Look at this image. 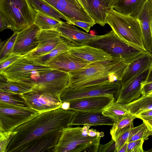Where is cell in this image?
Returning a JSON list of instances; mask_svg holds the SVG:
<instances>
[{
	"label": "cell",
	"mask_w": 152,
	"mask_h": 152,
	"mask_svg": "<svg viewBox=\"0 0 152 152\" xmlns=\"http://www.w3.org/2000/svg\"><path fill=\"white\" fill-rule=\"evenodd\" d=\"M18 31H14L13 35L6 40L0 42V61L14 53V45Z\"/></svg>",
	"instance_id": "obj_32"
},
{
	"label": "cell",
	"mask_w": 152,
	"mask_h": 152,
	"mask_svg": "<svg viewBox=\"0 0 152 152\" xmlns=\"http://www.w3.org/2000/svg\"><path fill=\"white\" fill-rule=\"evenodd\" d=\"M76 111L61 108L40 113L16 127L6 152H55L62 129Z\"/></svg>",
	"instance_id": "obj_1"
},
{
	"label": "cell",
	"mask_w": 152,
	"mask_h": 152,
	"mask_svg": "<svg viewBox=\"0 0 152 152\" xmlns=\"http://www.w3.org/2000/svg\"><path fill=\"white\" fill-rule=\"evenodd\" d=\"M147 0H114L113 9L122 14L137 19Z\"/></svg>",
	"instance_id": "obj_24"
},
{
	"label": "cell",
	"mask_w": 152,
	"mask_h": 152,
	"mask_svg": "<svg viewBox=\"0 0 152 152\" xmlns=\"http://www.w3.org/2000/svg\"><path fill=\"white\" fill-rule=\"evenodd\" d=\"M115 121L111 118L104 115L102 112L76 111L73 115L70 126L76 125H89L91 126L100 125L112 126Z\"/></svg>",
	"instance_id": "obj_19"
},
{
	"label": "cell",
	"mask_w": 152,
	"mask_h": 152,
	"mask_svg": "<svg viewBox=\"0 0 152 152\" xmlns=\"http://www.w3.org/2000/svg\"><path fill=\"white\" fill-rule=\"evenodd\" d=\"M85 10L96 23L104 26L106 18L113 9L114 0H85Z\"/></svg>",
	"instance_id": "obj_18"
},
{
	"label": "cell",
	"mask_w": 152,
	"mask_h": 152,
	"mask_svg": "<svg viewBox=\"0 0 152 152\" xmlns=\"http://www.w3.org/2000/svg\"><path fill=\"white\" fill-rule=\"evenodd\" d=\"M124 105L130 113L137 115L152 110V96H141L137 99Z\"/></svg>",
	"instance_id": "obj_27"
},
{
	"label": "cell",
	"mask_w": 152,
	"mask_h": 152,
	"mask_svg": "<svg viewBox=\"0 0 152 152\" xmlns=\"http://www.w3.org/2000/svg\"><path fill=\"white\" fill-rule=\"evenodd\" d=\"M33 87L32 85L27 83L8 80L0 74V91L22 94L32 90Z\"/></svg>",
	"instance_id": "obj_25"
},
{
	"label": "cell",
	"mask_w": 152,
	"mask_h": 152,
	"mask_svg": "<svg viewBox=\"0 0 152 152\" xmlns=\"http://www.w3.org/2000/svg\"><path fill=\"white\" fill-rule=\"evenodd\" d=\"M51 69L50 67L41 64L35 60L23 56L0 72V74L8 80L21 81L30 84L33 86V75L37 80L40 74Z\"/></svg>",
	"instance_id": "obj_7"
},
{
	"label": "cell",
	"mask_w": 152,
	"mask_h": 152,
	"mask_svg": "<svg viewBox=\"0 0 152 152\" xmlns=\"http://www.w3.org/2000/svg\"><path fill=\"white\" fill-rule=\"evenodd\" d=\"M121 88L120 82L108 85L92 86L79 88L68 87L62 93L60 99L62 102L81 98L106 96L113 97L116 101Z\"/></svg>",
	"instance_id": "obj_10"
},
{
	"label": "cell",
	"mask_w": 152,
	"mask_h": 152,
	"mask_svg": "<svg viewBox=\"0 0 152 152\" xmlns=\"http://www.w3.org/2000/svg\"><path fill=\"white\" fill-rule=\"evenodd\" d=\"M75 47L69 41L61 36L60 42L54 49L47 54L35 60L41 64L45 65V62L49 59L61 53L68 51L71 48Z\"/></svg>",
	"instance_id": "obj_30"
},
{
	"label": "cell",
	"mask_w": 152,
	"mask_h": 152,
	"mask_svg": "<svg viewBox=\"0 0 152 152\" xmlns=\"http://www.w3.org/2000/svg\"><path fill=\"white\" fill-rule=\"evenodd\" d=\"M36 11L37 14L34 23L41 30H56L63 22L60 19L47 16L38 11Z\"/></svg>",
	"instance_id": "obj_28"
},
{
	"label": "cell",
	"mask_w": 152,
	"mask_h": 152,
	"mask_svg": "<svg viewBox=\"0 0 152 152\" xmlns=\"http://www.w3.org/2000/svg\"><path fill=\"white\" fill-rule=\"evenodd\" d=\"M53 7L68 20L96 23L81 5L69 0H43Z\"/></svg>",
	"instance_id": "obj_11"
},
{
	"label": "cell",
	"mask_w": 152,
	"mask_h": 152,
	"mask_svg": "<svg viewBox=\"0 0 152 152\" xmlns=\"http://www.w3.org/2000/svg\"><path fill=\"white\" fill-rule=\"evenodd\" d=\"M87 45L102 49L113 58L121 60L127 64L145 51L121 38L112 29L104 35H98Z\"/></svg>",
	"instance_id": "obj_4"
},
{
	"label": "cell",
	"mask_w": 152,
	"mask_h": 152,
	"mask_svg": "<svg viewBox=\"0 0 152 152\" xmlns=\"http://www.w3.org/2000/svg\"><path fill=\"white\" fill-rule=\"evenodd\" d=\"M152 91V82L142 84V96H146Z\"/></svg>",
	"instance_id": "obj_43"
},
{
	"label": "cell",
	"mask_w": 152,
	"mask_h": 152,
	"mask_svg": "<svg viewBox=\"0 0 152 152\" xmlns=\"http://www.w3.org/2000/svg\"><path fill=\"white\" fill-rule=\"evenodd\" d=\"M69 0L71 1H72V2H74V3H75L77 4H78V5L81 6L78 0Z\"/></svg>",
	"instance_id": "obj_48"
},
{
	"label": "cell",
	"mask_w": 152,
	"mask_h": 152,
	"mask_svg": "<svg viewBox=\"0 0 152 152\" xmlns=\"http://www.w3.org/2000/svg\"><path fill=\"white\" fill-rule=\"evenodd\" d=\"M129 113L124 104L113 101L102 111L105 116L112 119L116 122Z\"/></svg>",
	"instance_id": "obj_31"
},
{
	"label": "cell",
	"mask_w": 152,
	"mask_h": 152,
	"mask_svg": "<svg viewBox=\"0 0 152 152\" xmlns=\"http://www.w3.org/2000/svg\"><path fill=\"white\" fill-rule=\"evenodd\" d=\"M145 140L141 139L129 142L126 152H143V145Z\"/></svg>",
	"instance_id": "obj_37"
},
{
	"label": "cell",
	"mask_w": 152,
	"mask_h": 152,
	"mask_svg": "<svg viewBox=\"0 0 152 152\" xmlns=\"http://www.w3.org/2000/svg\"><path fill=\"white\" fill-rule=\"evenodd\" d=\"M21 95L28 107L40 113L59 108L62 103L57 97L32 90Z\"/></svg>",
	"instance_id": "obj_12"
},
{
	"label": "cell",
	"mask_w": 152,
	"mask_h": 152,
	"mask_svg": "<svg viewBox=\"0 0 152 152\" xmlns=\"http://www.w3.org/2000/svg\"><path fill=\"white\" fill-rule=\"evenodd\" d=\"M151 82H152V66L149 70L146 79L144 82L142 83V84H144Z\"/></svg>",
	"instance_id": "obj_44"
},
{
	"label": "cell",
	"mask_w": 152,
	"mask_h": 152,
	"mask_svg": "<svg viewBox=\"0 0 152 152\" xmlns=\"http://www.w3.org/2000/svg\"><path fill=\"white\" fill-rule=\"evenodd\" d=\"M144 123L136 127H134L133 121L128 126L116 132L111 135L112 139L115 142V152H118L122 146L127 140L136 133L142 126Z\"/></svg>",
	"instance_id": "obj_26"
},
{
	"label": "cell",
	"mask_w": 152,
	"mask_h": 152,
	"mask_svg": "<svg viewBox=\"0 0 152 152\" xmlns=\"http://www.w3.org/2000/svg\"><path fill=\"white\" fill-rule=\"evenodd\" d=\"M90 63H91L74 56L68 51L49 59L45 64L52 69L69 73L83 68Z\"/></svg>",
	"instance_id": "obj_17"
},
{
	"label": "cell",
	"mask_w": 152,
	"mask_h": 152,
	"mask_svg": "<svg viewBox=\"0 0 152 152\" xmlns=\"http://www.w3.org/2000/svg\"><path fill=\"white\" fill-rule=\"evenodd\" d=\"M136 116L137 118L142 121L148 120L152 118V110L142 112Z\"/></svg>",
	"instance_id": "obj_42"
},
{
	"label": "cell",
	"mask_w": 152,
	"mask_h": 152,
	"mask_svg": "<svg viewBox=\"0 0 152 152\" xmlns=\"http://www.w3.org/2000/svg\"><path fill=\"white\" fill-rule=\"evenodd\" d=\"M150 69H146L121 85L115 102L125 104L139 98L142 96V84L146 79Z\"/></svg>",
	"instance_id": "obj_14"
},
{
	"label": "cell",
	"mask_w": 152,
	"mask_h": 152,
	"mask_svg": "<svg viewBox=\"0 0 152 152\" xmlns=\"http://www.w3.org/2000/svg\"><path fill=\"white\" fill-rule=\"evenodd\" d=\"M91 126L64 128L55 152H98L102 137L91 136L89 132Z\"/></svg>",
	"instance_id": "obj_3"
},
{
	"label": "cell",
	"mask_w": 152,
	"mask_h": 152,
	"mask_svg": "<svg viewBox=\"0 0 152 152\" xmlns=\"http://www.w3.org/2000/svg\"><path fill=\"white\" fill-rule=\"evenodd\" d=\"M115 149V141L112 139L109 142L104 145L100 144L98 152H114Z\"/></svg>",
	"instance_id": "obj_40"
},
{
	"label": "cell",
	"mask_w": 152,
	"mask_h": 152,
	"mask_svg": "<svg viewBox=\"0 0 152 152\" xmlns=\"http://www.w3.org/2000/svg\"><path fill=\"white\" fill-rule=\"evenodd\" d=\"M116 101L112 97L99 96L86 97L68 101L69 110L76 111L97 112L102 111L110 103Z\"/></svg>",
	"instance_id": "obj_15"
},
{
	"label": "cell",
	"mask_w": 152,
	"mask_h": 152,
	"mask_svg": "<svg viewBox=\"0 0 152 152\" xmlns=\"http://www.w3.org/2000/svg\"><path fill=\"white\" fill-rule=\"evenodd\" d=\"M150 2H151V5H152V0H149Z\"/></svg>",
	"instance_id": "obj_52"
},
{
	"label": "cell",
	"mask_w": 152,
	"mask_h": 152,
	"mask_svg": "<svg viewBox=\"0 0 152 152\" xmlns=\"http://www.w3.org/2000/svg\"><path fill=\"white\" fill-rule=\"evenodd\" d=\"M151 34H152V21L151 25Z\"/></svg>",
	"instance_id": "obj_51"
},
{
	"label": "cell",
	"mask_w": 152,
	"mask_h": 152,
	"mask_svg": "<svg viewBox=\"0 0 152 152\" xmlns=\"http://www.w3.org/2000/svg\"><path fill=\"white\" fill-rule=\"evenodd\" d=\"M142 121L149 128L152 130V118L148 120Z\"/></svg>",
	"instance_id": "obj_47"
},
{
	"label": "cell",
	"mask_w": 152,
	"mask_h": 152,
	"mask_svg": "<svg viewBox=\"0 0 152 152\" xmlns=\"http://www.w3.org/2000/svg\"><path fill=\"white\" fill-rule=\"evenodd\" d=\"M56 30L61 37L69 41L75 47L87 45L91 40L98 36L84 32L67 22H63Z\"/></svg>",
	"instance_id": "obj_23"
},
{
	"label": "cell",
	"mask_w": 152,
	"mask_h": 152,
	"mask_svg": "<svg viewBox=\"0 0 152 152\" xmlns=\"http://www.w3.org/2000/svg\"><path fill=\"white\" fill-rule=\"evenodd\" d=\"M137 19L141 27L145 48L147 51L152 53V6L149 0L145 2Z\"/></svg>",
	"instance_id": "obj_20"
},
{
	"label": "cell",
	"mask_w": 152,
	"mask_h": 152,
	"mask_svg": "<svg viewBox=\"0 0 152 152\" xmlns=\"http://www.w3.org/2000/svg\"><path fill=\"white\" fill-rule=\"evenodd\" d=\"M152 66V53L145 51L128 64L120 82L121 86Z\"/></svg>",
	"instance_id": "obj_21"
},
{
	"label": "cell",
	"mask_w": 152,
	"mask_h": 152,
	"mask_svg": "<svg viewBox=\"0 0 152 152\" xmlns=\"http://www.w3.org/2000/svg\"><path fill=\"white\" fill-rule=\"evenodd\" d=\"M5 29H10L13 31L12 25L0 12V30L2 31Z\"/></svg>",
	"instance_id": "obj_41"
},
{
	"label": "cell",
	"mask_w": 152,
	"mask_h": 152,
	"mask_svg": "<svg viewBox=\"0 0 152 152\" xmlns=\"http://www.w3.org/2000/svg\"><path fill=\"white\" fill-rule=\"evenodd\" d=\"M144 152H152V148H151L148 151H144Z\"/></svg>",
	"instance_id": "obj_50"
},
{
	"label": "cell",
	"mask_w": 152,
	"mask_h": 152,
	"mask_svg": "<svg viewBox=\"0 0 152 152\" xmlns=\"http://www.w3.org/2000/svg\"><path fill=\"white\" fill-rule=\"evenodd\" d=\"M147 96H152V91L148 93L147 95Z\"/></svg>",
	"instance_id": "obj_49"
},
{
	"label": "cell",
	"mask_w": 152,
	"mask_h": 152,
	"mask_svg": "<svg viewBox=\"0 0 152 152\" xmlns=\"http://www.w3.org/2000/svg\"><path fill=\"white\" fill-rule=\"evenodd\" d=\"M39 113L29 107L15 106L0 102V132L12 131Z\"/></svg>",
	"instance_id": "obj_9"
},
{
	"label": "cell",
	"mask_w": 152,
	"mask_h": 152,
	"mask_svg": "<svg viewBox=\"0 0 152 152\" xmlns=\"http://www.w3.org/2000/svg\"><path fill=\"white\" fill-rule=\"evenodd\" d=\"M70 84L68 72L51 69L40 74L39 77L34 82L32 90L51 95L60 100L61 95L69 87Z\"/></svg>",
	"instance_id": "obj_8"
},
{
	"label": "cell",
	"mask_w": 152,
	"mask_h": 152,
	"mask_svg": "<svg viewBox=\"0 0 152 152\" xmlns=\"http://www.w3.org/2000/svg\"><path fill=\"white\" fill-rule=\"evenodd\" d=\"M152 136V130L149 128L144 123L142 126L135 134L129 139V142L142 139L145 141L148 137Z\"/></svg>",
	"instance_id": "obj_35"
},
{
	"label": "cell",
	"mask_w": 152,
	"mask_h": 152,
	"mask_svg": "<svg viewBox=\"0 0 152 152\" xmlns=\"http://www.w3.org/2000/svg\"><path fill=\"white\" fill-rule=\"evenodd\" d=\"M108 24L118 35L129 43L145 51L140 23L137 19L125 15L113 9L107 16Z\"/></svg>",
	"instance_id": "obj_6"
},
{
	"label": "cell",
	"mask_w": 152,
	"mask_h": 152,
	"mask_svg": "<svg viewBox=\"0 0 152 152\" xmlns=\"http://www.w3.org/2000/svg\"><path fill=\"white\" fill-rule=\"evenodd\" d=\"M0 12L19 32L34 23L37 12L29 0H0Z\"/></svg>",
	"instance_id": "obj_5"
},
{
	"label": "cell",
	"mask_w": 152,
	"mask_h": 152,
	"mask_svg": "<svg viewBox=\"0 0 152 152\" xmlns=\"http://www.w3.org/2000/svg\"><path fill=\"white\" fill-rule=\"evenodd\" d=\"M128 64L116 59L91 63L84 68L69 72V87L79 88L120 82Z\"/></svg>",
	"instance_id": "obj_2"
},
{
	"label": "cell",
	"mask_w": 152,
	"mask_h": 152,
	"mask_svg": "<svg viewBox=\"0 0 152 152\" xmlns=\"http://www.w3.org/2000/svg\"><path fill=\"white\" fill-rule=\"evenodd\" d=\"M0 102L15 106L28 107L21 94L2 91H0Z\"/></svg>",
	"instance_id": "obj_33"
},
{
	"label": "cell",
	"mask_w": 152,
	"mask_h": 152,
	"mask_svg": "<svg viewBox=\"0 0 152 152\" xmlns=\"http://www.w3.org/2000/svg\"><path fill=\"white\" fill-rule=\"evenodd\" d=\"M68 23L71 25H75L80 27L87 32L89 31L91 27L96 24L77 20H72Z\"/></svg>",
	"instance_id": "obj_39"
},
{
	"label": "cell",
	"mask_w": 152,
	"mask_h": 152,
	"mask_svg": "<svg viewBox=\"0 0 152 152\" xmlns=\"http://www.w3.org/2000/svg\"><path fill=\"white\" fill-rule=\"evenodd\" d=\"M68 52L74 56L90 63L113 59L110 55L103 50L88 45L72 47Z\"/></svg>",
	"instance_id": "obj_22"
},
{
	"label": "cell",
	"mask_w": 152,
	"mask_h": 152,
	"mask_svg": "<svg viewBox=\"0 0 152 152\" xmlns=\"http://www.w3.org/2000/svg\"><path fill=\"white\" fill-rule=\"evenodd\" d=\"M22 56L14 53L0 61V72H1L21 57Z\"/></svg>",
	"instance_id": "obj_38"
},
{
	"label": "cell",
	"mask_w": 152,
	"mask_h": 152,
	"mask_svg": "<svg viewBox=\"0 0 152 152\" xmlns=\"http://www.w3.org/2000/svg\"><path fill=\"white\" fill-rule=\"evenodd\" d=\"M136 118V115L129 112L119 120L115 122L110 129L111 136L117 131L129 125Z\"/></svg>",
	"instance_id": "obj_34"
},
{
	"label": "cell",
	"mask_w": 152,
	"mask_h": 152,
	"mask_svg": "<svg viewBox=\"0 0 152 152\" xmlns=\"http://www.w3.org/2000/svg\"><path fill=\"white\" fill-rule=\"evenodd\" d=\"M70 103L69 102L65 101L62 102L61 108L62 109L67 110H69Z\"/></svg>",
	"instance_id": "obj_46"
},
{
	"label": "cell",
	"mask_w": 152,
	"mask_h": 152,
	"mask_svg": "<svg viewBox=\"0 0 152 152\" xmlns=\"http://www.w3.org/2000/svg\"><path fill=\"white\" fill-rule=\"evenodd\" d=\"M31 5L35 10L38 11L47 16L60 20L62 18L67 22L68 20L64 15L43 0H29Z\"/></svg>",
	"instance_id": "obj_29"
},
{
	"label": "cell",
	"mask_w": 152,
	"mask_h": 152,
	"mask_svg": "<svg viewBox=\"0 0 152 152\" xmlns=\"http://www.w3.org/2000/svg\"><path fill=\"white\" fill-rule=\"evenodd\" d=\"M61 36L56 30H41L39 36V44L33 50L24 56L36 59L52 51L60 42Z\"/></svg>",
	"instance_id": "obj_16"
},
{
	"label": "cell",
	"mask_w": 152,
	"mask_h": 152,
	"mask_svg": "<svg viewBox=\"0 0 152 152\" xmlns=\"http://www.w3.org/2000/svg\"><path fill=\"white\" fill-rule=\"evenodd\" d=\"M41 31L34 23L18 32L14 49V53L22 56L34 50L39 44Z\"/></svg>",
	"instance_id": "obj_13"
},
{
	"label": "cell",
	"mask_w": 152,
	"mask_h": 152,
	"mask_svg": "<svg viewBox=\"0 0 152 152\" xmlns=\"http://www.w3.org/2000/svg\"><path fill=\"white\" fill-rule=\"evenodd\" d=\"M129 139L127 140L124 143L118 152H126L127 148Z\"/></svg>",
	"instance_id": "obj_45"
},
{
	"label": "cell",
	"mask_w": 152,
	"mask_h": 152,
	"mask_svg": "<svg viewBox=\"0 0 152 152\" xmlns=\"http://www.w3.org/2000/svg\"><path fill=\"white\" fill-rule=\"evenodd\" d=\"M12 131L0 132V152H6L7 147L12 139Z\"/></svg>",
	"instance_id": "obj_36"
}]
</instances>
